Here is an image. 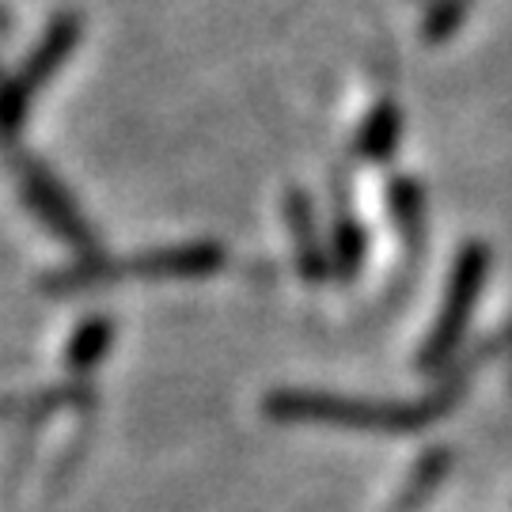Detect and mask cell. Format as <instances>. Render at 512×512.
Returning <instances> with one entry per match:
<instances>
[{"label": "cell", "mask_w": 512, "mask_h": 512, "mask_svg": "<svg viewBox=\"0 0 512 512\" xmlns=\"http://www.w3.org/2000/svg\"><path fill=\"white\" fill-rule=\"evenodd\" d=\"M224 262H228V255L220 243L198 239V243H179V247H156V251L126 258V262L84 258L69 270L46 277V289L50 293H80V289L118 281V277H209L217 274Z\"/></svg>", "instance_id": "6da1fadb"}, {"label": "cell", "mask_w": 512, "mask_h": 512, "mask_svg": "<svg viewBox=\"0 0 512 512\" xmlns=\"http://www.w3.org/2000/svg\"><path fill=\"white\" fill-rule=\"evenodd\" d=\"M84 38V19L80 16H57L50 23V31L38 38V46L31 50V57L23 61L12 80L0 84V141H12L23 122H27V107L42 88L46 80L69 61L76 46Z\"/></svg>", "instance_id": "7a4b0ae2"}, {"label": "cell", "mask_w": 512, "mask_h": 512, "mask_svg": "<svg viewBox=\"0 0 512 512\" xmlns=\"http://www.w3.org/2000/svg\"><path fill=\"white\" fill-rule=\"evenodd\" d=\"M19 186H23V198L35 209V217L54 232L57 239H65L76 251H95V236L88 228V220L80 217V209L73 205V198L65 194V186L57 183L54 175L35 160H23L19 164Z\"/></svg>", "instance_id": "3957f363"}, {"label": "cell", "mask_w": 512, "mask_h": 512, "mask_svg": "<svg viewBox=\"0 0 512 512\" xmlns=\"http://www.w3.org/2000/svg\"><path fill=\"white\" fill-rule=\"evenodd\" d=\"M285 217H289V228H293V251L300 277L304 281H323L330 270V258L327 247H323V236H319V224H315L311 198L304 190H293L285 198Z\"/></svg>", "instance_id": "277c9868"}, {"label": "cell", "mask_w": 512, "mask_h": 512, "mask_svg": "<svg viewBox=\"0 0 512 512\" xmlns=\"http://www.w3.org/2000/svg\"><path fill=\"white\" fill-rule=\"evenodd\" d=\"M114 342V319L107 315H92L88 323H80V330L73 334V342H69V368L73 372H88L103 361V353L110 349Z\"/></svg>", "instance_id": "5b68a950"}, {"label": "cell", "mask_w": 512, "mask_h": 512, "mask_svg": "<svg viewBox=\"0 0 512 512\" xmlns=\"http://www.w3.org/2000/svg\"><path fill=\"white\" fill-rule=\"evenodd\" d=\"M395 133H399V118H395V110L387 107V103L384 107H376L372 110V118L361 126V137H357L361 156H368V160H384V156H391V148H395Z\"/></svg>", "instance_id": "8992f818"}, {"label": "cell", "mask_w": 512, "mask_h": 512, "mask_svg": "<svg viewBox=\"0 0 512 512\" xmlns=\"http://www.w3.org/2000/svg\"><path fill=\"white\" fill-rule=\"evenodd\" d=\"M361 255H365V236H361V224L349 217H338L334 224V251H330V262L338 277H353L357 266H361Z\"/></svg>", "instance_id": "52a82bcc"}, {"label": "cell", "mask_w": 512, "mask_h": 512, "mask_svg": "<svg viewBox=\"0 0 512 512\" xmlns=\"http://www.w3.org/2000/svg\"><path fill=\"white\" fill-rule=\"evenodd\" d=\"M4 27H8V23H4V12H0V31H4Z\"/></svg>", "instance_id": "ba28073f"}]
</instances>
